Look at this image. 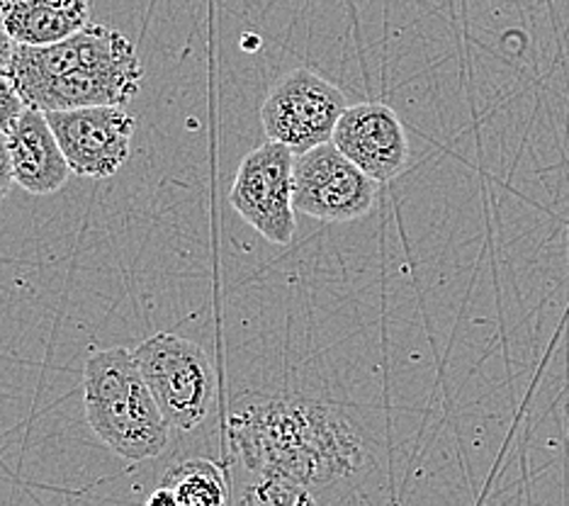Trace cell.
I'll list each match as a JSON object with an SVG mask.
<instances>
[{"label":"cell","instance_id":"obj_1","mask_svg":"<svg viewBox=\"0 0 569 506\" xmlns=\"http://www.w3.org/2000/svg\"><path fill=\"white\" fill-rule=\"evenodd\" d=\"M229 438L246 470L309 489L353 479L370 463L353 414L309 397H241L229 414Z\"/></svg>","mask_w":569,"mask_h":506},{"label":"cell","instance_id":"obj_2","mask_svg":"<svg viewBox=\"0 0 569 506\" xmlns=\"http://www.w3.org/2000/svg\"><path fill=\"white\" fill-rule=\"evenodd\" d=\"M83 407L93 434L120 458H157L171 436L157 399L139 370L134 350H93L83 366Z\"/></svg>","mask_w":569,"mask_h":506},{"label":"cell","instance_id":"obj_3","mask_svg":"<svg viewBox=\"0 0 569 506\" xmlns=\"http://www.w3.org/2000/svg\"><path fill=\"white\" fill-rule=\"evenodd\" d=\"M134 356L171 428H198L214 399V373L204 348L173 331H161L134 348Z\"/></svg>","mask_w":569,"mask_h":506},{"label":"cell","instance_id":"obj_4","mask_svg":"<svg viewBox=\"0 0 569 506\" xmlns=\"http://www.w3.org/2000/svg\"><path fill=\"white\" fill-rule=\"evenodd\" d=\"M346 96L329 78L312 69H295L270 86L261 108L268 141L302 156L329 145L346 112Z\"/></svg>","mask_w":569,"mask_h":506},{"label":"cell","instance_id":"obj_5","mask_svg":"<svg viewBox=\"0 0 569 506\" xmlns=\"http://www.w3.org/2000/svg\"><path fill=\"white\" fill-rule=\"evenodd\" d=\"M292 168L295 153L288 147L263 141L243 156L229 188L231 207L270 244H290L297 231Z\"/></svg>","mask_w":569,"mask_h":506},{"label":"cell","instance_id":"obj_6","mask_svg":"<svg viewBox=\"0 0 569 506\" xmlns=\"http://www.w3.org/2000/svg\"><path fill=\"white\" fill-rule=\"evenodd\" d=\"M375 200L378 183L348 161L331 141L295 156V212L315 217L319 222H353L372 210Z\"/></svg>","mask_w":569,"mask_h":506},{"label":"cell","instance_id":"obj_7","mask_svg":"<svg viewBox=\"0 0 569 506\" xmlns=\"http://www.w3.org/2000/svg\"><path fill=\"white\" fill-rule=\"evenodd\" d=\"M139 61L132 39L108 24L90 22L86 30L54 47H18L12 54L8 81L16 86L20 98L42 88L57 78L81 69H110Z\"/></svg>","mask_w":569,"mask_h":506},{"label":"cell","instance_id":"obj_8","mask_svg":"<svg viewBox=\"0 0 569 506\" xmlns=\"http://www.w3.org/2000/svg\"><path fill=\"white\" fill-rule=\"evenodd\" d=\"M47 122L67 156L71 173L81 178H110L129 156L134 117L124 108H86L47 112Z\"/></svg>","mask_w":569,"mask_h":506},{"label":"cell","instance_id":"obj_9","mask_svg":"<svg viewBox=\"0 0 569 506\" xmlns=\"http://www.w3.org/2000/svg\"><path fill=\"white\" fill-rule=\"evenodd\" d=\"M331 145L375 183H390L409 163L407 129L385 102L348 106Z\"/></svg>","mask_w":569,"mask_h":506},{"label":"cell","instance_id":"obj_10","mask_svg":"<svg viewBox=\"0 0 569 506\" xmlns=\"http://www.w3.org/2000/svg\"><path fill=\"white\" fill-rule=\"evenodd\" d=\"M8 149L12 178L20 188L32 195H54L67 186L71 168L44 112L24 110L18 125L10 129Z\"/></svg>","mask_w":569,"mask_h":506},{"label":"cell","instance_id":"obj_11","mask_svg":"<svg viewBox=\"0 0 569 506\" xmlns=\"http://www.w3.org/2000/svg\"><path fill=\"white\" fill-rule=\"evenodd\" d=\"M3 30L18 47H54L90 24L86 0H16L0 3Z\"/></svg>","mask_w":569,"mask_h":506},{"label":"cell","instance_id":"obj_12","mask_svg":"<svg viewBox=\"0 0 569 506\" xmlns=\"http://www.w3.org/2000/svg\"><path fill=\"white\" fill-rule=\"evenodd\" d=\"M161 485L176 495L178 506H224L227 485L222 470L212 460L192 458L171 467Z\"/></svg>","mask_w":569,"mask_h":506},{"label":"cell","instance_id":"obj_13","mask_svg":"<svg viewBox=\"0 0 569 506\" xmlns=\"http://www.w3.org/2000/svg\"><path fill=\"white\" fill-rule=\"evenodd\" d=\"M239 506H319L315 492L280 477H258L241 492Z\"/></svg>","mask_w":569,"mask_h":506},{"label":"cell","instance_id":"obj_14","mask_svg":"<svg viewBox=\"0 0 569 506\" xmlns=\"http://www.w3.org/2000/svg\"><path fill=\"white\" fill-rule=\"evenodd\" d=\"M24 110L28 108H24L16 86H12L8 78H0V135L8 137L10 129L18 125Z\"/></svg>","mask_w":569,"mask_h":506},{"label":"cell","instance_id":"obj_15","mask_svg":"<svg viewBox=\"0 0 569 506\" xmlns=\"http://www.w3.org/2000/svg\"><path fill=\"white\" fill-rule=\"evenodd\" d=\"M12 183H16V178H12V161H10L8 137L0 135V202L8 198Z\"/></svg>","mask_w":569,"mask_h":506},{"label":"cell","instance_id":"obj_16","mask_svg":"<svg viewBox=\"0 0 569 506\" xmlns=\"http://www.w3.org/2000/svg\"><path fill=\"white\" fill-rule=\"evenodd\" d=\"M12 54H16V42L8 37V32L0 28V78H6L12 63Z\"/></svg>","mask_w":569,"mask_h":506},{"label":"cell","instance_id":"obj_17","mask_svg":"<svg viewBox=\"0 0 569 506\" xmlns=\"http://www.w3.org/2000/svg\"><path fill=\"white\" fill-rule=\"evenodd\" d=\"M144 506H178L176 504V495L168 487L159 485L157 489L151 492V495L147 497V504Z\"/></svg>","mask_w":569,"mask_h":506}]
</instances>
